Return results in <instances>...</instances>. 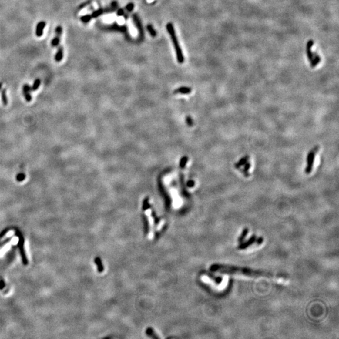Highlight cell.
<instances>
[{
    "instance_id": "ba28073f",
    "label": "cell",
    "mask_w": 339,
    "mask_h": 339,
    "mask_svg": "<svg viewBox=\"0 0 339 339\" xmlns=\"http://www.w3.org/2000/svg\"><path fill=\"white\" fill-rule=\"evenodd\" d=\"M314 44V41L312 40H310L309 41H308L307 42V57L309 60L311 61L312 60L314 59V55L313 53H311V47L313 46V45Z\"/></svg>"
},
{
    "instance_id": "9c48e42d",
    "label": "cell",
    "mask_w": 339,
    "mask_h": 339,
    "mask_svg": "<svg viewBox=\"0 0 339 339\" xmlns=\"http://www.w3.org/2000/svg\"><path fill=\"white\" fill-rule=\"evenodd\" d=\"M64 57V48L60 46L57 50V53L55 56V60L56 62H60Z\"/></svg>"
},
{
    "instance_id": "e0dca14e",
    "label": "cell",
    "mask_w": 339,
    "mask_h": 339,
    "mask_svg": "<svg viewBox=\"0 0 339 339\" xmlns=\"http://www.w3.org/2000/svg\"><path fill=\"white\" fill-rule=\"evenodd\" d=\"M26 178V175L24 173H20L18 174H17L16 176V180L17 182H22L23 180H25Z\"/></svg>"
},
{
    "instance_id": "4fadbf2b",
    "label": "cell",
    "mask_w": 339,
    "mask_h": 339,
    "mask_svg": "<svg viewBox=\"0 0 339 339\" xmlns=\"http://www.w3.org/2000/svg\"><path fill=\"white\" fill-rule=\"evenodd\" d=\"M1 96H2V101L3 104L5 106L8 105V100L7 96H6V89H3V90L2 91Z\"/></svg>"
},
{
    "instance_id": "7a4b0ae2",
    "label": "cell",
    "mask_w": 339,
    "mask_h": 339,
    "mask_svg": "<svg viewBox=\"0 0 339 339\" xmlns=\"http://www.w3.org/2000/svg\"><path fill=\"white\" fill-rule=\"evenodd\" d=\"M166 30H167V31H168V32L170 35V36L171 40L172 41L173 45L174 46V49H175V52H176L177 61L178 62V63L182 64V63H183V62H184V56H183V54L182 50L181 49V47L180 46L179 42H178V39L176 37L174 26H173V25L172 23H168L166 25Z\"/></svg>"
},
{
    "instance_id": "8992f818",
    "label": "cell",
    "mask_w": 339,
    "mask_h": 339,
    "mask_svg": "<svg viewBox=\"0 0 339 339\" xmlns=\"http://www.w3.org/2000/svg\"><path fill=\"white\" fill-rule=\"evenodd\" d=\"M19 237H20V240H19V245L18 247H20V253H21V255H22V260H23V262L24 263V264L26 265L27 264V260H26V258L25 254V252L23 250V238L22 237V236L21 235L19 234Z\"/></svg>"
},
{
    "instance_id": "603a6c76",
    "label": "cell",
    "mask_w": 339,
    "mask_h": 339,
    "mask_svg": "<svg viewBox=\"0 0 339 339\" xmlns=\"http://www.w3.org/2000/svg\"><path fill=\"white\" fill-rule=\"evenodd\" d=\"M126 10H127L128 11L131 12V11L133 10V8H134V5H133V3H129V4L126 6Z\"/></svg>"
},
{
    "instance_id": "52a82bcc",
    "label": "cell",
    "mask_w": 339,
    "mask_h": 339,
    "mask_svg": "<svg viewBox=\"0 0 339 339\" xmlns=\"http://www.w3.org/2000/svg\"><path fill=\"white\" fill-rule=\"evenodd\" d=\"M45 25L46 23L45 22L42 21L40 22L37 25V28H36V35L38 37H40L42 36V35L43 33V30L45 27Z\"/></svg>"
},
{
    "instance_id": "484cf974",
    "label": "cell",
    "mask_w": 339,
    "mask_h": 339,
    "mask_svg": "<svg viewBox=\"0 0 339 339\" xmlns=\"http://www.w3.org/2000/svg\"><path fill=\"white\" fill-rule=\"evenodd\" d=\"M2 86H3V85H2V82H0V89H1V88L2 87Z\"/></svg>"
},
{
    "instance_id": "cb8c5ba5",
    "label": "cell",
    "mask_w": 339,
    "mask_h": 339,
    "mask_svg": "<svg viewBox=\"0 0 339 339\" xmlns=\"http://www.w3.org/2000/svg\"><path fill=\"white\" fill-rule=\"evenodd\" d=\"M7 231H8V229H6V230H4L3 232V233H2V234H1V235H0V237H2V236H5V234H6V232H7Z\"/></svg>"
},
{
    "instance_id": "30bf717a",
    "label": "cell",
    "mask_w": 339,
    "mask_h": 339,
    "mask_svg": "<svg viewBox=\"0 0 339 339\" xmlns=\"http://www.w3.org/2000/svg\"><path fill=\"white\" fill-rule=\"evenodd\" d=\"M249 159V156H246L243 157L241 159H240L239 162H237L236 164H235V167L236 168H239L240 166H242L243 165H244L246 164V163L247 162V160Z\"/></svg>"
},
{
    "instance_id": "5bb4252c",
    "label": "cell",
    "mask_w": 339,
    "mask_h": 339,
    "mask_svg": "<svg viewBox=\"0 0 339 339\" xmlns=\"http://www.w3.org/2000/svg\"><path fill=\"white\" fill-rule=\"evenodd\" d=\"M321 61V58L319 55L315 54V57L314 59H313L311 60V67L314 68L315 67H316L319 63Z\"/></svg>"
},
{
    "instance_id": "3957f363",
    "label": "cell",
    "mask_w": 339,
    "mask_h": 339,
    "mask_svg": "<svg viewBox=\"0 0 339 339\" xmlns=\"http://www.w3.org/2000/svg\"><path fill=\"white\" fill-rule=\"evenodd\" d=\"M318 146H315L314 148L313 149H311L310 152H308L307 158V167L305 169V172L307 174H310L313 169L314 163L315 161V154L318 150Z\"/></svg>"
},
{
    "instance_id": "277c9868",
    "label": "cell",
    "mask_w": 339,
    "mask_h": 339,
    "mask_svg": "<svg viewBox=\"0 0 339 339\" xmlns=\"http://www.w3.org/2000/svg\"><path fill=\"white\" fill-rule=\"evenodd\" d=\"M263 242H264V239L263 237H261L257 238L256 236H253L250 239L247 240V241L243 243H240L239 246L237 247V249H239V250H244V249H246L247 248H248L249 247H251L254 244H256L257 245H260Z\"/></svg>"
},
{
    "instance_id": "2e32d148",
    "label": "cell",
    "mask_w": 339,
    "mask_h": 339,
    "mask_svg": "<svg viewBox=\"0 0 339 339\" xmlns=\"http://www.w3.org/2000/svg\"><path fill=\"white\" fill-rule=\"evenodd\" d=\"M104 12V10L102 8H100V9H99V10H97L94 12L92 13V14L91 15L92 18H97V16H99L100 15L103 14Z\"/></svg>"
},
{
    "instance_id": "8fae6325",
    "label": "cell",
    "mask_w": 339,
    "mask_h": 339,
    "mask_svg": "<svg viewBox=\"0 0 339 339\" xmlns=\"http://www.w3.org/2000/svg\"><path fill=\"white\" fill-rule=\"evenodd\" d=\"M248 233H249V229L247 228L244 229L241 234H240V236L238 238V243H239L240 244L242 243L244 241V240L245 239L247 235L248 234Z\"/></svg>"
},
{
    "instance_id": "7c38bea8",
    "label": "cell",
    "mask_w": 339,
    "mask_h": 339,
    "mask_svg": "<svg viewBox=\"0 0 339 339\" xmlns=\"http://www.w3.org/2000/svg\"><path fill=\"white\" fill-rule=\"evenodd\" d=\"M60 36H61L60 35L56 34V36L54 37V39H53L52 40V42H51V45H52V47H57V46L59 45L60 41Z\"/></svg>"
},
{
    "instance_id": "44dd1931",
    "label": "cell",
    "mask_w": 339,
    "mask_h": 339,
    "mask_svg": "<svg viewBox=\"0 0 339 339\" xmlns=\"http://www.w3.org/2000/svg\"><path fill=\"white\" fill-rule=\"evenodd\" d=\"M191 91V89L188 87H182L180 89H178V92H180L182 93H189Z\"/></svg>"
},
{
    "instance_id": "ac0fdd59",
    "label": "cell",
    "mask_w": 339,
    "mask_h": 339,
    "mask_svg": "<svg viewBox=\"0 0 339 339\" xmlns=\"http://www.w3.org/2000/svg\"><path fill=\"white\" fill-rule=\"evenodd\" d=\"M147 30L149 32V34L151 35L152 37H155L156 35V32L155 30V29H153V27L151 25H149L147 26Z\"/></svg>"
},
{
    "instance_id": "ffe728a7",
    "label": "cell",
    "mask_w": 339,
    "mask_h": 339,
    "mask_svg": "<svg viewBox=\"0 0 339 339\" xmlns=\"http://www.w3.org/2000/svg\"><path fill=\"white\" fill-rule=\"evenodd\" d=\"M91 19H92V17H91V15H87L83 16L81 18V21L84 23H87L89 21H91Z\"/></svg>"
},
{
    "instance_id": "5b68a950",
    "label": "cell",
    "mask_w": 339,
    "mask_h": 339,
    "mask_svg": "<svg viewBox=\"0 0 339 339\" xmlns=\"http://www.w3.org/2000/svg\"><path fill=\"white\" fill-rule=\"evenodd\" d=\"M30 91L31 87L28 84H24V86H23V94L25 98V100L27 102H30L32 99Z\"/></svg>"
},
{
    "instance_id": "6da1fadb",
    "label": "cell",
    "mask_w": 339,
    "mask_h": 339,
    "mask_svg": "<svg viewBox=\"0 0 339 339\" xmlns=\"http://www.w3.org/2000/svg\"><path fill=\"white\" fill-rule=\"evenodd\" d=\"M210 270L212 271L219 272L223 274L241 275L252 278H266L284 283L288 281V279L285 277L284 276L277 275L271 273L255 270L251 268H247V267H243L239 266L238 267L236 266L213 264L210 267Z\"/></svg>"
},
{
    "instance_id": "d6986e66",
    "label": "cell",
    "mask_w": 339,
    "mask_h": 339,
    "mask_svg": "<svg viewBox=\"0 0 339 339\" xmlns=\"http://www.w3.org/2000/svg\"><path fill=\"white\" fill-rule=\"evenodd\" d=\"M250 167H251V164H250V163L247 162V163H246V164L244 165V169H243V172H244V174L246 176H249L248 171H249V168H250Z\"/></svg>"
},
{
    "instance_id": "d4e9b609",
    "label": "cell",
    "mask_w": 339,
    "mask_h": 339,
    "mask_svg": "<svg viewBox=\"0 0 339 339\" xmlns=\"http://www.w3.org/2000/svg\"><path fill=\"white\" fill-rule=\"evenodd\" d=\"M123 11H122L121 10H120L119 11H118V15H123Z\"/></svg>"
},
{
    "instance_id": "7402d4cb",
    "label": "cell",
    "mask_w": 339,
    "mask_h": 339,
    "mask_svg": "<svg viewBox=\"0 0 339 339\" xmlns=\"http://www.w3.org/2000/svg\"><path fill=\"white\" fill-rule=\"evenodd\" d=\"M55 33H56V34H59V35H62V28L61 26H57L56 29H55Z\"/></svg>"
},
{
    "instance_id": "9a60e30c",
    "label": "cell",
    "mask_w": 339,
    "mask_h": 339,
    "mask_svg": "<svg viewBox=\"0 0 339 339\" xmlns=\"http://www.w3.org/2000/svg\"><path fill=\"white\" fill-rule=\"evenodd\" d=\"M40 83H41V81L39 79L35 80L32 87H31V91H35L37 90L40 86Z\"/></svg>"
}]
</instances>
